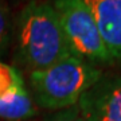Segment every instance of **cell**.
Listing matches in <instances>:
<instances>
[{"mask_svg": "<svg viewBox=\"0 0 121 121\" xmlns=\"http://www.w3.org/2000/svg\"><path fill=\"white\" fill-rule=\"evenodd\" d=\"M17 55L30 73L73 55L51 1L34 0L22 9L17 20Z\"/></svg>", "mask_w": 121, "mask_h": 121, "instance_id": "1", "label": "cell"}, {"mask_svg": "<svg viewBox=\"0 0 121 121\" xmlns=\"http://www.w3.org/2000/svg\"><path fill=\"white\" fill-rule=\"evenodd\" d=\"M101 77L102 71L95 65L69 55L47 69L31 71V95L40 108L62 110L77 105Z\"/></svg>", "mask_w": 121, "mask_h": 121, "instance_id": "2", "label": "cell"}, {"mask_svg": "<svg viewBox=\"0 0 121 121\" xmlns=\"http://www.w3.org/2000/svg\"><path fill=\"white\" fill-rule=\"evenodd\" d=\"M51 4L73 55L95 66L112 63L94 16L85 0H52Z\"/></svg>", "mask_w": 121, "mask_h": 121, "instance_id": "3", "label": "cell"}, {"mask_svg": "<svg viewBox=\"0 0 121 121\" xmlns=\"http://www.w3.org/2000/svg\"><path fill=\"white\" fill-rule=\"evenodd\" d=\"M77 106L85 121H121V75H102Z\"/></svg>", "mask_w": 121, "mask_h": 121, "instance_id": "4", "label": "cell"}, {"mask_svg": "<svg viewBox=\"0 0 121 121\" xmlns=\"http://www.w3.org/2000/svg\"><path fill=\"white\" fill-rule=\"evenodd\" d=\"M112 62H121V0H85Z\"/></svg>", "mask_w": 121, "mask_h": 121, "instance_id": "5", "label": "cell"}, {"mask_svg": "<svg viewBox=\"0 0 121 121\" xmlns=\"http://www.w3.org/2000/svg\"><path fill=\"white\" fill-rule=\"evenodd\" d=\"M38 113L36 104L26 85H20L0 98V118L8 121H22Z\"/></svg>", "mask_w": 121, "mask_h": 121, "instance_id": "6", "label": "cell"}, {"mask_svg": "<svg viewBox=\"0 0 121 121\" xmlns=\"http://www.w3.org/2000/svg\"><path fill=\"white\" fill-rule=\"evenodd\" d=\"M20 85H24V81L20 73L15 67H11L0 62V98Z\"/></svg>", "mask_w": 121, "mask_h": 121, "instance_id": "7", "label": "cell"}, {"mask_svg": "<svg viewBox=\"0 0 121 121\" xmlns=\"http://www.w3.org/2000/svg\"><path fill=\"white\" fill-rule=\"evenodd\" d=\"M9 38V20L8 12L3 1L0 0V54L4 51V48L8 44Z\"/></svg>", "mask_w": 121, "mask_h": 121, "instance_id": "8", "label": "cell"}, {"mask_svg": "<svg viewBox=\"0 0 121 121\" xmlns=\"http://www.w3.org/2000/svg\"><path fill=\"white\" fill-rule=\"evenodd\" d=\"M44 121H85L82 114L79 113L77 105L70 106V108L62 109L59 112L51 114L50 117H47Z\"/></svg>", "mask_w": 121, "mask_h": 121, "instance_id": "9", "label": "cell"}]
</instances>
